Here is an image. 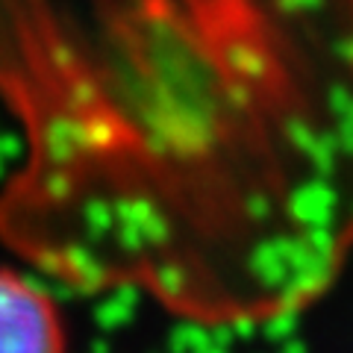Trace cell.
<instances>
[{
	"label": "cell",
	"mask_w": 353,
	"mask_h": 353,
	"mask_svg": "<svg viewBox=\"0 0 353 353\" xmlns=\"http://www.w3.org/2000/svg\"><path fill=\"white\" fill-rule=\"evenodd\" d=\"M30 103L124 165V274L197 321L318 301L353 250V0H0Z\"/></svg>",
	"instance_id": "obj_1"
},
{
	"label": "cell",
	"mask_w": 353,
	"mask_h": 353,
	"mask_svg": "<svg viewBox=\"0 0 353 353\" xmlns=\"http://www.w3.org/2000/svg\"><path fill=\"white\" fill-rule=\"evenodd\" d=\"M0 353H68L57 301L12 268H0Z\"/></svg>",
	"instance_id": "obj_2"
}]
</instances>
